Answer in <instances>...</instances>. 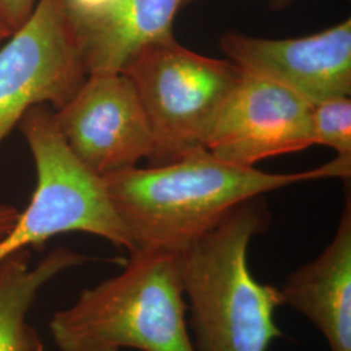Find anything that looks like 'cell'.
Segmentation results:
<instances>
[{
    "label": "cell",
    "mask_w": 351,
    "mask_h": 351,
    "mask_svg": "<svg viewBox=\"0 0 351 351\" xmlns=\"http://www.w3.org/2000/svg\"><path fill=\"white\" fill-rule=\"evenodd\" d=\"M350 175L351 158L337 156L311 171L282 175L226 163L202 150L103 178L136 250L180 252L245 202L303 181Z\"/></svg>",
    "instance_id": "6da1fadb"
},
{
    "label": "cell",
    "mask_w": 351,
    "mask_h": 351,
    "mask_svg": "<svg viewBox=\"0 0 351 351\" xmlns=\"http://www.w3.org/2000/svg\"><path fill=\"white\" fill-rule=\"evenodd\" d=\"M268 224L258 197L177 252L195 351H268L284 336L275 319L281 290L258 281L247 262L251 241Z\"/></svg>",
    "instance_id": "7a4b0ae2"
},
{
    "label": "cell",
    "mask_w": 351,
    "mask_h": 351,
    "mask_svg": "<svg viewBox=\"0 0 351 351\" xmlns=\"http://www.w3.org/2000/svg\"><path fill=\"white\" fill-rule=\"evenodd\" d=\"M186 314L177 252L136 250L55 313L50 333L60 351H195Z\"/></svg>",
    "instance_id": "3957f363"
},
{
    "label": "cell",
    "mask_w": 351,
    "mask_h": 351,
    "mask_svg": "<svg viewBox=\"0 0 351 351\" xmlns=\"http://www.w3.org/2000/svg\"><path fill=\"white\" fill-rule=\"evenodd\" d=\"M37 167V188L24 213L0 239V263L16 251L68 232H84L129 254L136 250L106 181L66 145L49 106L32 107L19 123Z\"/></svg>",
    "instance_id": "277c9868"
},
{
    "label": "cell",
    "mask_w": 351,
    "mask_h": 351,
    "mask_svg": "<svg viewBox=\"0 0 351 351\" xmlns=\"http://www.w3.org/2000/svg\"><path fill=\"white\" fill-rule=\"evenodd\" d=\"M134 84L154 137L152 165L207 150L213 124L241 77L229 60L181 46H146L121 71Z\"/></svg>",
    "instance_id": "5b68a950"
},
{
    "label": "cell",
    "mask_w": 351,
    "mask_h": 351,
    "mask_svg": "<svg viewBox=\"0 0 351 351\" xmlns=\"http://www.w3.org/2000/svg\"><path fill=\"white\" fill-rule=\"evenodd\" d=\"M88 75L65 0H39L0 50V145L32 107L60 110Z\"/></svg>",
    "instance_id": "8992f818"
},
{
    "label": "cell",
    "mask_w": 351,
    "mask_h": 351,
    "mask_svg": "<svg viewBox=\"0 0 351 351\" xmlns=\"http://www.w3.org/2000/svg\"><path fill=\"white\" fill-rule=\"evenodd\" d=\"M52 112L69 149L101 177L137 167L154 154L138 93L123 72L90 73L75 97Z\"/></svg>",
    "instance_id": "52a82bcc"
},
{
    "label": "cell",
    "mask_w": 351,
    "mask_h": 351,
    "mask_svg": "<svg viewBox=\"0 0 351 351\" xmlns=\"http://www.w3.org/2000/svg\"><path fill=\"white\" fill-rule=\"evenodd\" d=\"M314 106L274 81L241 71L210 133L206 149L241 167L314 145Z\"/></svg>",
    "instance_id": "ba28073f"
},
{
    "label": "cell",
    "mask_w": 351,
    "mask_h": 351,
    "mask_svg": "<svg viewBox=\"0 0 351 351\" xmlns=\"http://www.w3.org/2000/svg\"><path fill=\"white\" fill-rule=\"evenodd\" d=\"M226 60L239 71L274 81L313 106L351 94V19L301 38L268 39L226 33Z\"/></svg>",
    "instance_id": "9c48e42d"
},
{
    "label": "cell",
    "mask_w": 351,
    "mask_h": 351,
    "mask_svg": "<svg viewBox=\"0 0 351 351\" xmlns=\"http://www.w3.org/2000/svg\"><path fill=\"white\" fill-rule=\"evenodd\" d=\"M284 304L322 333L330 351H351L350 194L332 241L315 259L293 271L280 288Z\"/></svg>",
    "instance_id": "30bf717a"
},
{
    "label": "cell",
    "mask_w": 351,
    "mask_h": 351,
    "mask_svg": "<svg viewBox=\"0 0 351 351\" xmlns=\"http://www.w3.org/2000/svg\"><path fill=\"white\" fill-rule=\"evenodd\" d=\"M90 258L58 247L36 265L30 251H16L0 263V351H45V345L27 317L38 294L64 271L86 263Z\"/></svg>",
    "instance_id": "8fae6325"
},
{
    "label": "cell",
    "mask_w": 351,
    "mask_h": 351,
    "mask_svg": "<svg viewBox=\"0 0 351 351\" xmlns=\"http://www.w3.org/2000/svg\"><path fill=\"white\" fill-rule=\"evenodd\" d=\"M181 0H123L116 13L81 36L88 75L121 72L146 46L173 39Z\"/></svg>",
    "instance_id": "7c38bea8"
},
{
    "label": "cell",
    "mask_w": 351,
    "mask_h": 351,
    "mask_svg": "<svg viewBox=\"0 0 351 351\" xmlns=\"http://www.w3.org/2000/svg\"><path fill=\"white\" fill-rule=\"evenodd\" d=\"M314 145L337 151V156L351 158L350 97H339L314 104Z\"/></svg>",
    "instance_id": "4fadbf2b"
},
{
    "label": "cell",
    "mask_w": 351,
    "mask_h": 351,
    "mask_svg": "<svg viewBox=\"0 0 351 351\" xmlns=\"http://www.w3.org/2000/svg\"><path fill=\"white\" fill-rule=\"evenodd\" d=\"M66 8L80 37L107 21L123 4V0H65Z\"/></svg>",
    "instance_id": "5bb4252c"
},
{
    "label": "cell",
    "mask_w": 351,
    "mask_h": 351,
    "mask_svg": "<svg viewBox=\"0 0 351 351\" xmlns=\"http://www.w3.org/2000/svg\"><path fill=\"white\" fill-rule=\"evenodd\" d=\"M36 7V0H0V17L14 33L25 24Z\"/></svg>",
    "instance_id": "9a60e30c"
},
{
    "label": "cell",
    "mask_w": 351,
    "mask_h": 351,
    "mask_svg": "<svg viewBox=\"0 0 351 351\" xmlns=\"http://www.w3.org/2000/svg\"><path fill=\"white\" fill-rule=\"evenodd\" d=\"M19 211L11 204H0V239H4L17 221Z\"/></svg>",
    "instance_id": "2e32d148"
},
{
    "label": "cell",
    "mask_w": 351,
    "mask_h": 351,
    "mask_svg": "<svg viewBox=\"0 0 351 351\" xmlns=\"http://www.w3.org/2000/svg\"><path fill=\"white\" fill-rule=\"evenodd\" d=\"M12 30L7 26V24L0 17V43L12 36Z\"/></svg>",
    "instance_id": "e0dca14e"
},
{
    "label": "cell",
    "mask_w": 351,
    "mask_h": 351,
    "mask_svg": "<svg viewBox=\"0 0 351 351\" xmlns=\"http://www.w3.org/2000/svg\"><path fill=\"white\" fill-rule=\"evenodd\" d=\"M194 1H197V0H181V7L188 5V4H190V3H194ZM281 1H290V0H281Z\"/></svg>",
    "instance_id": "ac0fdd59"
}]
</instances>
